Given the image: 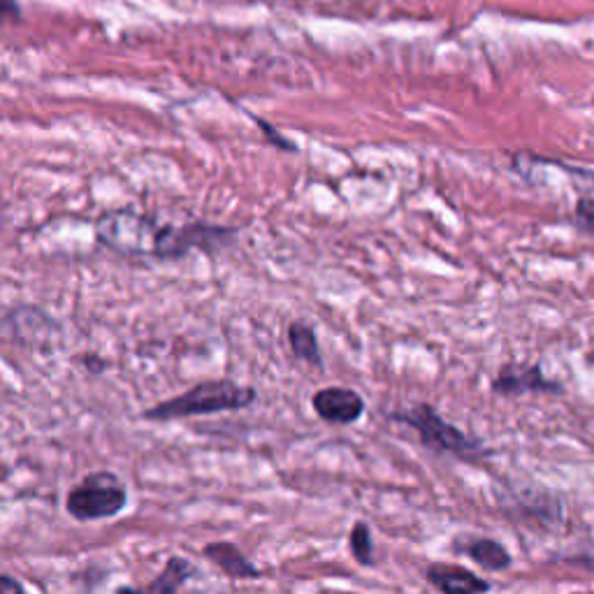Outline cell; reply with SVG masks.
<instances>
[{
	"label": "cell",
	"instance_id": "1",
	"mask_svg": "<svg viewBox=\"0 0 594 594\" xmlns=\"http://www.w3.org/2000/svg\"><path fill=\"white\" fill-rule=\"evenodd\" d=\"M98 239L107 249L123 256H153V258H182L195 247L212 249L218 241L230 239L233 230L212 226H161L149 216L133 212H109L98 226Z\"/></svg>",
	"mask_w": 594,
	"mask_h": 594
},
{
	"label": "cell",
	"instance_id": "2",
	"mask_svg": "<svg viewBox=\"0 0 594 594\" xmlns=\"http://www.w3.org/2000/svg\"><path fill=\"white\" fill-rule=\"evenodd\" d=\"M256 400V390L249 386H239L235 381H207L191 388L188 392L172 398L144 413L147 421H170V418L205 415L222 411H239Z\"/></svg>",
	"mask_w": 594,
	"mask_h": 594
},
{
	"label": "cell",
	"instance_id": "3",
	"mask_svg": "<svg viewBox=\"0 0 594 594\" xmlns=\"http://www.w3.org/2000/svg\"><path fill=\"white\" fill-rule=\"evenodd\" d=\"M390 421L415 430L418 436H421V442L434 453H449L460 460H474L480 453H486V444L469 436L467 432H462L460 428L446 423L430 404H413L402 411H392Z\"/></svg>",
	"mask_w": 594,
	"mask_h": 594
},
{
	"label": "cell",
	"instance_id": "4",
	"mask_svg": "<svg viewBox=\"0 0 594 594\" xmlns=\"http://www.w3.org/2000/svg\"><path fill=\"white\" fill-rule=\"evenodd\" d=\"M126 501L128 495L119 478L109 472H98L73 488L65 506L77 520H100L121 514Z\"/></svg>",
	"mask_w": 594,
	"mask_h": 594
},
{
	"label": "cell",
	"instance_id": "5",
	"mask_svg": "<svg viewBox=\"0 0 594 594\" xmlns=\"http://www.w3.org/2000/svg\"><path fill=\"white\" fill-rule=\"evenodd\" d=\"M493 390L504 398H518L530 392H562L555 379H548L541 365H504L493 379Z\"/></svg>",
	"mask_w": 594,
	"mask_h": 594
},
{
	"label": "cell",
	"instance_id": "6",
	"mask_svg": "<svg viewBox=\"0 0 594 594\" xmlns=\"http://www.w3.org/2000/svg\"><path fill=\"white\" fill-rule=\"evenodd\" d=\"M314 411L325 423L350 425L365 413V400L350 388H323L314 395Z\"/></svg>",
	"mask_w": 594,
	"mask_h": 594
},
{
	"label": "cell",
	"instance_id": "7",
	"mask_svg": "<svg viewBox=\"0 0 594 594\" xmlns=\"http://www.w3.org/2000/svg\"><path fill=\"white\" fill-rule=\"evenodd\" d=\"M425 576L434 585V590L442 594H488L493 590L490 581L480 579L472 569L457 564L436 562L428 569Z\"/></svg>",
	"mask_w": 594,
	"mask_h": 594
},
{
	"label": "cell",
	"instance_id": "8",
	"mask_svg": "<svg viewBox=\"0 0 594 594\" xmlns=\"http://www.w3.org/2000/svg\"><path fill=\"white\" fill-rule=\"evenodd\" d=\"M457 553H465L472 562L488 571H504L514 564V555L504 543L488 537H467L457 541Z\"/></svg>",
	"mask_w": 594,
	"mask_h": 594
},
{
	"label": "cell",
	"instance_id": "9",
	"mask_svg": "<svg viewBox=\"0 0 594 594\" xmlns=\"http://www.w3.org/2000/svg\"><path fill=\"white\" fill-rule=\"evenodd\" d=\"M205 558L216 562L233 579H258L260 576L256 564L241 555V550L233 543H209L205 548Z\"/></svg>",
	"mask_w": 594,
	"mask_h": 594
},
{
	"label": "cell",
	"instance_id": "10",
	"mask_svg": "<svg viewBox=\"0 0 594 594\" xmlns=\"http://www.w3.org/2000/svg\"><path fill=\"white\" fill-rule=\"evenodd\" d=\"M289 342H291V348L295 358L300 360H306L312 363L316 367L323 365V356H321V348H318V339H316V333L304 323H293L289 327Z\"/></svg>",
	"mask_w": 594,
	"mask_h": 594
},
{
	"label": "cell",
	"instance_id": "11",
	"mask_svg": "<svg viewBox=\"0 0 594 594\" xmlns=\"http://www.w3.org/2000/svg\"><path fill=\"white\" fill-rule=\"evenodd\" d=\"M193 576V566L184 558H172L168 566L163 569V574L149 585L142 594H174L180 590V585Z\"/></svg>",
	"mask_w": 594,
	"mask_h": 594
},
{
	"label": "cell",
	"instance_id": "12",
	"mask_svg": "<svg viewBox=\"0 0 594 594\" xmlns=\"http://www.w3.org/2000/svg\"><path fill=\"white\" fill-rule=\"evenodd\" d=\"M350 550H354V558L363 566L374 564V541H371V530L367 522H356L354 530H350Z\"/></svg>",
	"mask_w": 594,
	"mask_h": 594
},
{
	"label": "cell",
	"instance_id": "13",
	"mask_svg": "<svg viewBox=\"0 0 594 594\" xmlns=\"http://www.w3.org/2000/svg\"><path fill=\"white\" fill-rule=\"evenodd\" d=\"M576 226L583 233L594 235V193L585 195L579 201V205H576Z\"/></svg>",
	"mask_w": 594,
	"mask_h": 594
},
{
	"label": "cell",
	"instance_id": "14",
	"mask_svg": "<svg viewBox=\"0 0 594 594\" xmlns=\"http://www.w3.org/2000/svg\"><path fill=\"white\" fill-rule=\"evenodd\" d=\"M17 17H19L17 0H0V21L17 19Z\"/></svg>",
	"mask_w": 594,
	"mask_h": 594
},
{
	"label": "cell",
	"instance_id": "15",
	"mask_svg": "<svg viewBox=\"0 0 594 594\" xmlns=\"http://www.w3.org/2000/svg\"><path fill=\"white\" fill-rule=\"evenodd\" d=\"M0 594H26V592L19 585V581L10 576H0Z\"/></svg>",
	"mask_w": 594,
	"mask_h": 594
},
{
	"label": "cell",
	"instance_id": "16",
	"mask_svg": "<svg viewBox=\"0 0 594 594\" xmlns=\"http://www.w3.org/2000/svg\"><path fill=\"white\" fill-rule=\"evenodd\" d=\"M84 360H86V367H89V369H91V371H96V374L105 369V365H102V360H100V358H96V356H86Z\"/></svg>",
	"mask_w": 594,
	"mask_h": 594
},
{
	"label": "cell",
	"instance_id": "17",
	"mask_svg": "<svg viewBox=\"0 0 594 594\" xmlns=\"http://www.w3.org/2000/svg\"><path fill=\"white\" fill-rule=\"evenodd\" d=\"M117 594H142L140 590H133V587H121Z\"/></svg>",
	"mask_w": 594,
	"mask_h": 594
}]
</instances>
